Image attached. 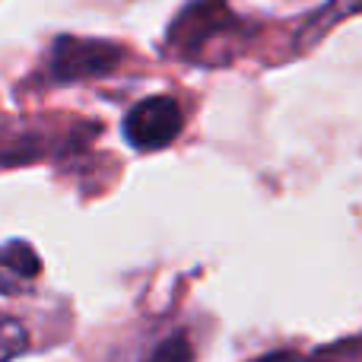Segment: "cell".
<instances>
[{
	"instance_id": "1",
	"label": "cell",
	"mask_w": 362,
	"mask_h": 362,
	"mask_svg": "<svg viewBox=\"0 0 362 362\" xmlns=\"http://www.w3.org/2000/svg\"><path fill=\"white\" fill-rule=\"evenodd\" d=\"M185 127V112L172 95H150L140 99L124 115V137L134 150L156 153L165 150Z\"/></svg>"
},
{
	"instance_id": "2",
	"label": "cell",
	"mask_w": 362,
	"mask_h": 362,
	"mask_svg": "<svg viewBox=\"0 0 362 362\" xmlns=\"http://www.w3.org/2000/svg\"><path fill=\"white\" fill-rule=\"evenodd\" d=\"M121 61V48L108 42H89V38H57L51 48L48 67L57 83L86 80V76H105Z\"/></svg>"
},
{
	"instance_id": "3",
	"label": "cell",
	"mask_w": 362,
	"mask_h": 362,
	"mask_svg": "<svg viewBox=\"0 0 362 362\" xmlns=\"http://www.w3.org/2000/svg\"><path fill=\"white\" fill-rule=\"evenodd\" d=\"M0 264H4V276H0V283H4V293L6 296H10L19 283H32L38 276V270H42V267H38L35 248H32V245H25V242H6Z\"/></svg>"
},
{
	"instance_id": "4",
	"label": "cell",
	"mask_w": 362,
	"mask_h": 362,
	"mask_svg": "<svg viewBox=\"0 0 362 362\" xmlns=\"http://www.w3.org/2000/svg\"><path fill=\"white\" fill-rule=\"evenodd\" d=\"M191 359H194V353H191L187 337L185 334H172V337H165L163 344L153 346L140 362H191Z\"/></svg>"
},
{
	"instance_id": "5",
	"label": "cell",
	"mask_w": 362,
	"mask_h": 362,
	"mask_svg": "<svg viewBox=\"0 0 362 362\" xmlns=\"http://www.w3.org/2000/svg\"><path fill=\"white\" fill-rule=\"evenodd\" d=\"M356 10H362V0H334L331 6H325V10L308 23V29H315L312 38H318L325 29H331V23H337L340 16H350V13H356Z\"/></svg>"
},
{
	"instance_id": "6",
	"label": "cell",
	"mask_w": 362,
	"mask_h": 362,
	"mask_svg": "<svg viewBox=\"0 0 362 362\" xmlns=\"http://www.w3.org/2000/svg\"><path fill=\"white\" fill-rule=\"evenodd\" d=\"M23 340V331H19L16 321H6V346H4V359L10 362L13 356H16V344Z\"/></svg>"
},
{
	"instance_id": "7",
	"label": "cell",
	"mask_w": 362,
	"mask_h": 362,
	"mask_svg": "<svg viewBox=\"0 0 362 362\" xmlns=\"http://www.w3.org/2000/svg\"><path fill=\"white\" fill-rule=\"evenodd\" d=\"M257 362H302L296 353H270V356H261Z\"/></svg>"
}]
</instances>
